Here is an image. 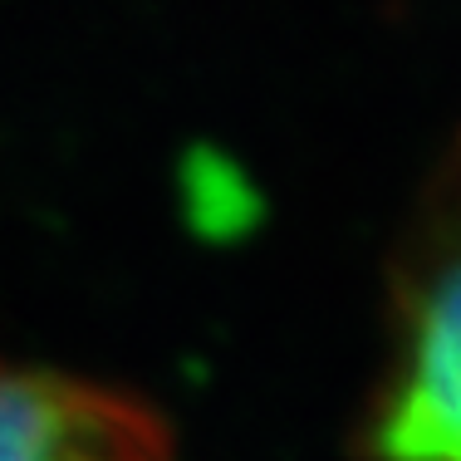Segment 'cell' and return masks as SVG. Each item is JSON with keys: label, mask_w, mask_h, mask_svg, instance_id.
Masks as SVG:
<instances>
[{"label": "cell", "mask_w": 461, "mask_h": 461, "mask_svg": "<svg viewBox=\"0 0 461 461\" xmlns=\"http://www.w3.org/2000/svg\"><path fill=\"white\" fill-rule=\"evenodd\" d=\"M368 461H461V138L398 266L393 354L364 427Z\"/></svg>", "instance_id": "1"}, {"label": "cell", "mask_w": 461, "mask_h": 461, "mask_svg": "<svg viewBox=\"0 0 461 461\" xmlns=\"http://www.w3.org/2000/svg\"><path fill=\"white\" fill-rule=\"evenodd\" d=\"M0 461H172V447L123 393L0 364Z\"/></svg>", "instance_id": "2"}]
</instances>
